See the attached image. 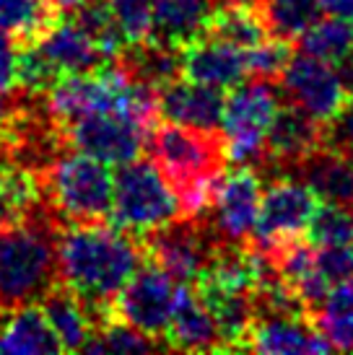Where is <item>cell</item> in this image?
Masks as SVG:
<instances>
[{
  "mask_svg": "<svg viewBox=\"0 0 353 355\" xmlns=\"http://www.w3.org/2000/svg\"><path fill=\"white\" fill-rule=\"evenodd\" d=\"M143 259V244L115 226L60 223L58 228V275L86 301L97 329L117 314L115 298Z\"/></svg>",
  "mask_w": 353,
  "mask_h": 355,
  "instance_id": "cell-1",
  "label": "cell"
},
{
  "mask_svg": "<svg viewBox=\"0 0 353 355\" xmlns=\"http://www.w3.org/2000/svg\"><path fill=\"white\" fill-rule=\"evenodd\" d=\"M146 150L174 187L182 213L203 216L216 198L218 179L231 164L224 132L158 117L151 125Z\"/></svg>",
  "mask_w": 353,
  "mask_h": 355,
  "instance_id": "cell-2",
  "label": "cell"
},
{
  "mask_svg": "<svg viewBox=\"0 0 353 355\" xmlns=\"http://www.w3.org/2000/svg\"><path fill=\"white\" fill-rule=\"evenodd\" d=\"M60 218L44 207L19 226L0 228V311L40 304L60 280Z\"/></svg>",
  "mask_w": 353,
  "mask_h": 355,
  "instance_id": "cell-3",
  "label": "cell"
},
{
  "mask_svg": "<svg viewBox=\"0 0 353 355\" xmlns=\"http://www.w3.org/2000/svg\"><path fill=\"white\" fill-rule=\"evenodd\" d=\"M49 210L60 223H104L112 213L115 179L104 161L68 148L40 168Z\"/></svg>",
  "mask_w": 353,
  "mask_h": 355,
  "instance_id": "cell-4",
  "label": "cell"
},
{
  "mask_svg": "<svg viewBox=\"0 0 353 355\" xmlns=\"http://www.w3.org/2000/svg\"><path fill=\"white\" fill-rule=\"evenodd\" d=\"M182 216V202L154 158H133L120 166L109 213L112 226L140 241Z\"/></svg>",
  "mask_w": 353,
  "mask_h": 355,
  "instance_id": "cell-5",
  "label": "cell"
},
{
  "mask_svg": "<svg viewBox=\"0 0 353 355\" xmlns=\"http://www.w3.org/2000/svg\"><path fill=\"white\" fill-rule=\"evenodd\" d=\"M281 91L275 83L257 78H247L236 89L226 94L221 132L226 138V150L231 164H255L263 156V143L273 125Z\"/></svg>",
  "mask_w": 353,
  "mask_h": 355,
  "instance_id": "cell-6",
  "label": "cell"
},
{
  "mask_svg": "<svg viewBox=\"0 0 353 355\" xmlns=\"http://www.w3.org/2000/svg\"><path fill=\"white\" fill-rule=\"evenodd\" d=\"M63 132L68 148L83 150L104 164L122 166L133 158H140L146 150L151 122L138 117L128 107H112L73 119Z\"/></svg>",
  "mask_w": 353,
  "mask_h": 355,
  "instance_id": "cell-7",
  "label": "cell"
},
{
  "mask_svg": "<svg viewBox=\"0 0 353 355\" xmlns=\"http://www.w3.org/2000/svg\"><path fill=\"white\" fill-rule=\"evenodd\" d=\"M278 91L322 128L333 125L353 101V83L343 70L302 50H296L284 78L278 80Z\"/></svg>",
  "mask_w": 353,
  "mask_h": 355,
  "instance_id": "cell-8",
  "label": "cell"
},
{
  "mask_svg": "<svg viewBox=\"0 0 353 355\" xmlns=\"http://www.w3.org/2000/svg\"><path fill=\"white\" fill-rule=\"evenodd\" d=\"M322 198L314 192L304 179L299 177H270L263 189L260 216L252 234V244L257 249H268L306 239V228Z\"/></svg>",
  "mask_w": 353,
  "mask_h": 355,
  "instance_id": "cell-9",
  "label": "cell"
},
{
  "mask_svg": "<svg viewBox=\"0 0 353 355\" xmlns=\"http://www.w3.org/2000/svg\"><path fill=\"white\" fill-rule=\"evenodd\" d=\"M140 244L148 262L169 272L176 283H195L218 239L203 216H182L151 231Z\"/></svg>",
  "mask_w": 353,
  "mask_h": 355,
  "instance_id": "cell-10",
  "label": "cell"
},
{
  "mask_svg": "<svg viewBox=\"0 0 353 355\" xmlns=\"http://www.w3.org/2000/svg\"><path fill=\"white\" fill-rule=\"evenodd\" d=\"M263 202V171L255 164H236L218 179L216 198L203 218L218 241H249Z\"/></svg>",
  "mask_w": 353,
  "mask_h": 355,
  "instance_id": "cell-11",
  "label": "cell"
},
{
  "mask_svg": "<svg viewBox=\"0 0 353 355\" xmlns=\"http://www.w3.org/2000/svg\"><path fill=\"white\" fill-rule=\"evenodd\" d=\"M176 288L179 283L169 272L143 259L138 272L115 298V311L120 319L136 327L138 332L151 337L161 350H167L164 335H167L172 309H174Z\"/></svg>",
  "mask_w": 353,
  "mask_h": 355,
  "instance_id": "cell-12",
  "label": "cell"
},
{
  "mask_svg": "<svg viewBox=\"0 0 353 355\" xmlns=\"http://www.w3.org/2000/svg\"><path fill=\"white\" fill-rule=\"evenodd\" d=\"M284 99V96H281ZM325 146V128L304 114L291 101H281L278 114L268 130L263 143V156L257 168L268 177H294L296 168L304 164L317 148Z\"/></svg>",
  "mask_w": 353,
  "mask_h": 355,
  "instance_id": "cell-13",
  "label": "cell"
},
{
  "mask_svg": "<svg viewBox=\"0 0 353 355\" xmlns=\"http://www.w3.org/2000/svg\"><path fill=\"white\" fill-rule=\"evenodd\" d=\"M182 78L231 91L249 78L247 50H239L229 42L200 34L179 50Z\"/></svg>",
  "mask_w": 353,
  "mask_h": 355,
  "instance_id": "cell-14",
  "label": "cell"
},
{
  "mask_svg": "<svg viewBox=\"0 0 353 355\" xmlns=\"http://www.w3.org/2000/svg\"><path fill=\"white\" fill-rule=\"evenodd\" d=\"M164 345L167 350H182V353H211V350L221 353L216 319L190 283H179L176 288Z\"/></svg>",
  "mask_w": 353,
  "mask_h": 355,
  "instance_id": "cell-15",
  "label": "cell"
},
{
  "mask_svg": "<svg viewBox=\"0 0 353 355\" xmlns=\"http://www.w3.org/2000/svg\"><path fill=\"white\" fill-rule=\"evenodd\" d=\"M226 94L229 91L216 86L176 78L158 91V117L182 122L190 128L221 130Z\"/></svg>",
  "mask_w": 353,
  "mask_h": 355,
  "instance_id": "cell-16",
  "label": "cell"
},
{
  "mask_svg": "<svg viewBox=\"0 0 353 355\" xmlns=\"http://www.w3.org/2000/svg\"><path fill=\"white\" fill-rule=\"evenodd\" d=\"M333 345L314 324V316H252L249 353H327Z\"/></svg>",
  "mask_w": 353,
  "mask_h": 355,
  "instance_id": "cell-17",
  "label": "cell"
},
{
  "mask_svg": "<svg viewBox=\"0 0 353 355\" xmlns=\"http://www.w3.org/2000/svg\"><path fill=\"white\" fill-rule=\"evenodd\" d=\"M40 306L58 340L63 343V350L65 353H81V350L86 353V345L94 340V332H97V322H94L86 301L70 286L58 280L44 293Z\"/></svg>",
  "mask_w": 353,
  "mask_h": 355,
  "instance_id": "cell-18",
  "label": "cell"
},
{
  "mask_svg": "<svg viewBox=\"0 0 353 355\" xmlns=\"http://www.w3.org/2000/svg\"><path fill=\"white\" fill-rule=\"evenodd\" d=\"M47 205L40 168L0 158V228L19 226Z\"/></svg>",
  "mask_w": 353,
  "mask_h": 355,
  "instance_id": "cell-19",
  "label": "cell"
},
{
  "mask_svg": "<svg viewBox=\"0 0 353 355\" xmlns=\"http://www.w3.org/2000/svg\"><path fill=\"white\" fill-rule=\"evenodd\" d=\"M216 0H154V19L148 40L172 50H182L206 31Z\"/></svg>",
  "mask_w": 353,
  "mask_h": 355,
  "instance_id": "cell-20",
  "label": "cell"
},
{
  "mask_svg": "<svg viewBox=\"0 0 353 355\" xmlns=\"http://www.w3.org/2000/svg\"><path fill=\"white\" fill-rule=\"evenodd\" d=\"M203 34L229 42V44L247 52L255 50L257 44H263L268 37H273L263 16V8H260V0H224V3H216Z\"/></svg>",
  "mask_w": 353,
  "mask_h": 355,
  "instance_id": "cell-21",
  "label": "cell"
},
{
  "mask_svg": "<svg viewBox=\"0 0 353 355\" xmlns=\"http://www.w3.org/2000/svg\"><path fill=\"white\" fill-rule=\"evenodd\" d=\"M0 353H65L63 343L58 340L52 324L42 311L40 304H29L13 309V311H3L0 319Z\"/></svg>",
  "mask_w": 353,
  "mask_h": 355,
  "instance_id": "cell-22",
  "label": "cell"
},
{
  "mask_svg": "<svg viewBox=\"0 0 353 355\" xmlns=\"http://www.w3.org/2000/svg\"><path fill=\"white\" fill-rule=\"evenodd\" d=\"M294 177L306 184L327 202L353 205V156L322 146L296 168Z\"/></svg>",
  "mask_w": 353,
  "mask_h": 355,
  "instance_id": "cell-23",
  "label": "cell"
},
{
  "mask_svg": "<svg viewBox=\"0 0 353 355\" xmlns=\"http://www.w3.org/2000/svg\"><path fill=\"white\" fill-rule=\"evenodd\" d=\"M63 21L52 0H0V40L13 47L44 40Z\"/></svg>",
  "mask_w": 353,
  "mask_h": 355,
  "instance_id": "cell-24",
  "label": "cell"
},
{
  "mask_svg": "<svg viewBox=\"0 0 353 355\" xmlns=\"http://www.w3.org/2000/svg\"><path fill=\"white\" fill-rule=\"evenodd\" d=\"M296 47L306 55L330 62L335 68H343L353 60V21L343 16H320L312 26L296 40Z\"/></svg>",
  "mask_w": 353,
  "mask_h": 355,
  "instance_id": "cell-25",
  "label": "cell"
},
{
  "mask_svg": "<svg viewBox=\"0 0 353 355\" xmlns=\"http://www.w3.org/2000/svg\"><path fill=\"white\" fill-rule=\"evenodd\" d=\"M312 316L333 350H353V280L335 286Z\"/></svg>",
  "mask_w": 353,
  "mask_h": 355,
  "instance_id": "cell-26",
  "label": "cell"
},
{
  "mask_svg": "<svg viewBox=\"0 0 353 355\" xmlns=\"http://www.w3.org/2000/svg\"><path fill=\"white\" fill-rule=\"evenodd\" d=\"M260 8L273 37L294 42L322 16L320 0H260Z\"/></svg>",
  "mask_w": 353,
  "mask_h": 355,
  "instance_id": "cell-27",
  "label": "cell"
},
{
  "mask_svg": "<svg viewBox=\"0 0 353 355\" xmlns=\"http://www.w3.org/2000/svg\"><path fill=\"white\" fill-rule=\"evenodd\" d=\"M306 241L312 247H345L353 244V205L322 200L312 223L306 228Z\"/></svg>",
  "mask_w": 353,
  "mask_h": 355,
  "instance_id": "cell-28",
  "label": "cell"
},
{
  "mask_svg": "<svg viewBox=\"0 0 353 355\" xmlns=\"http://www.w3.org/2000/svg\"><path fill=\"white\" fill-rule=\"evenodd\" d=\"M148 350H161V347L117 314L99 327L94 340L86 345V353H148Z\"/></svg>",
  "mask_w": 353,
  "mask_h": 355,
  "instance_id": "cell-29",
  "label": "cell"
},
{
  "mask_svg": "<svg viewBox=\"0 0 353 355\" xmlns=\"http://www.w3.org/2000/svg\"><path fill=\"white\" fill-rule=\"evenodd\" d=\"M296 42L294 40H284V37H268L263 44H257L255 50L247 52V60H249V78L257 80H268V83H275L284 78L286 68L291 65V60L296 55Z\"/></svg>",
  "mask_w": 353,
  "mask_h": 355,
  "instance_id": "cell-30",
  "label": "cell"
},
{
  "mask_svg": "<svg viewBox=\"0 0 353 355\" xmlns=\"http://www.w3.org/2000/svg\"><path fill=\"white\" fill-rule=\"evenodd\" d=\"M104 3L112 10L128 44L148 40L151 19H154V0H104Z\"/></svg>",
  "mask_w": 353,
  "mask_h": 355,
  "instance_id": "cell-31",
  "label": "cell"
},
{
  "mask_svg": "<svg viewBox=\"0 0 353 355\" xmlns=\"http://www.w3.org/2000/svg\"><path fill=\"white\" fill-rule=\"evenodd\" d=\"M317 270L333 291L340 283L353 280V244L345 247H317Z\"/></svg>",
  "mask_w": 353,
  "mask_h": 355,
  "instance_id": "cell-32",
  "label": "cell"
},
{
  "mask_svg": "<svg viewBox=\"0 0 353 355\" xmlns=\"http://www.w3.org/2000/svg\"><path fill=\"white\" fill-rule=\"evenodd\" d=\"M325 146L353 156V101L345 107V112L335 119L333 125L325 128Z\"/></svg>",
  "mask_w": 353,
  "mask_h": 355,
  "instance_id": "cell-33",
  "label": "cell"
},
{
  "mask_svg": "<svg viewBox=\"0 0 353 355\" xmlns=\"http://www.w3.org/2000/svg\"><path fill=\"white\" fill-rule=\"evenodd\" d=\"M322 13H333V16H343L353 21V0H320Z\"/></svg>",
  "mask_w": 353,
  "mask_h": 355,
  "instance_id": "cell-34",
  "label": "cell"
},
{
  "mask_svg": "<svg viewBox=\"0 0 353 355\" xmlns=\"http://www.w3.org/2000/svg\"><path fill=\"white\" fill-rule=\"evenodd\" d=\"M52 3L58 6L63 16H73V13H79L81 8H86L91 0H52Z\"/></svg>",
  "mask_w": 353,
  "mask_h": 355,
  "instance_id": "cell-35",
  "label": "cell"
},
{
  "mask_svg": "<svg viewBox=\"0 0 353 355\" xmlns=\"http://www.w3.org/2000/svg\"><path fill=\"white\" fill-rule=\"evenodd\" d=\"M0 319H3V311H0Z\"/></svg>",
  "mask_w": 353,
  "mask_h": 355,
  "instance_id": "cell-36",
  "label": "cell"
}]
</instances>
